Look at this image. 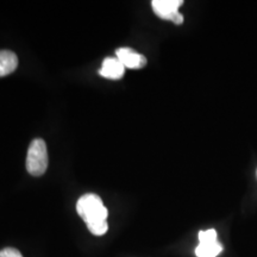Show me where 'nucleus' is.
<instances>
[{
    "label": "nucleus",
    "mask_w": 257,
    "mask_h": 257,
    "mask_svg": "<svg viewBox=\"0 0 257 257\" xmlns=\"http://www.w3.org/2000/svg\"><path fill=\"white\" fill-rule=\"evenodd\" d=\"M223 250L220 243H200L195 249L197 257H217Z\"/></svg>",
    "instance_id": "obj_7"
},
{
    "label": "nucleus",
    "mask_w": 257,
    "mask_h": 257,
    "mask_svg": "<svg viewBox=\"0 0 257 257\" xmlns=\"http://www.w3.org/2000/svg\"><path fill=\"white\" fill-rule=\"evenodd\" d=\"M199 242L200 243H213L218 242L217 240V231L213 229L206 230V231H200L199 232Z\"/></svg>",
    "instance_id": "obj_9"
},
{
    "label": "nucleus",
    "mask_w": 257,
    "mask_h": 257,
    "mask_svg": "<svg viewBox=\"0 0 257 257\" xmlns=\"http://www.w3.org/2000/svg\"><path fill=\"white\" fill-rule=\"evenodd\" d=\"M125 67L118 57H106L99 74L106 79L119 80L124 76Z\"/></svg>",
    "instance_id": "obj_5"
},
{
    "label": "nucleus",
    "mask_w": 257,
    "mask_h": 257,
    "mask_svg": "<svg viewBox=\"0 0 257 257\" xmlns=\"http://www.w3.org/2000/svg\"><path fill=\"white\" fill-rule=\"evenodd\" d=\"M78 214L86 223H94V221H102L107 219L108 211L102 204L101 198L99 195L88 193L82 195L76 204Z\"/></svg>",
    "instance_id": "obj_1"
},
{
    "label": "nucleus",
    "mask_w": 257,
    "mask_h": 257,
    "mask_svg": "<svg viewBox=\"0 0 257 257\" xmlns=\"http://www.w3.org/2000/svg\"><path fill=\"white\" fill-rule=\"evenodd\" d=\"M117 57L121 63L124 64L125 68L130 69H142L147 66V59L142 54L137 53L136 50L131 48H119L115 51Z\"/></svg>",
    "instance_id": "obj_4"
},
{
    "label": "nucleus",
    "mask_w": 257,
    "mask_h": 257,
    "mask_svg": "<svg viewBox=\"0 0 257 257\" xmlns=\"http://www.w3.org/2000/svg\"><path fill=\"white\" fill-rule=\"evenodd\" d=\"M48 163V149L47 144L41 138H35L28 150L27 169L32 176H41L47 172Z\"/></svg>",
    "instance_id": "obj_2"
},
{
    "label": "nucleus",
    "mask_w": 257,
    "mask_h": 257,
    "mask_svg": "<svg viewBox=\"0 0 257 257\" xmlns=\"http://www.w3.org/2000/svg\"><path fill=\"white\" fill-rule=\"evenodd\" d=\"M88 230L94 234V236H102L107 232L108 230V224L106 220L102 221H94V223H89L87 224Z\"/></svg>",
    "instance_id": "obj_8"
},
{
    "label": "nucleus",
    "mask_w": 257,
    "mask_h": 257,
    "mask_svg": "<svg viewBox=\"0 0 257 257\" xmlns=\"http://www.w3.org/2000/svg\"><path fill=\"white\" fill-rule=\"evenodd\" d=\"M18 67V57L11 50H0V78L10 75Z\"/></svg>",
    "instance_id": "obj_6"
},
{
    "label": "nucleus",
    "mask_w": 257,
    "mask_h": 257,
    "mask_svg": "<svg viewBox=\"0 0 257 257\" xmlns=\"http://www.w3.org/2000/svg\"><path fill=\"white\" fill-rule=\"evenodd\" d=\"M0 257H23V255L15 248H5L0 251Z\"/></svg>",
    "instance_id": "obj_10"
},
{
    "label": "nucleus",
    "mask_w": 257,
    "mask_h": 257,
    "mask_svg": "<svg viewBox=\"0 0 257 257\" xmlns=\"http://www.w3.org/2000/svg\"><path fill=\"white\" fill-rule=\"evenodd\" d=\"M182 0H153L152 6L157 17L165 21H170L176 25L184 23V16L179 12Z\"/></svg>",
    "instance_id": "obj_3"
}]
</instances>
